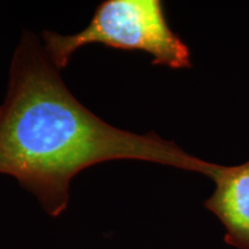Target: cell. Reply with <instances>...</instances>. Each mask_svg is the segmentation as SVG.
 <instances>
[{
    "instance_id": "cell-2",
    "label": "cell",
    "mask_w": 249,
    "mask_h": 249,
    "mask_svg": "<svg viewBox=\"0 0 249 249\" xmlns=\"http://www.w3.org/2000/svg\"><path fill=\"white\" fill-rule=\"evenodd\" d=\"M44 50L59 71L82 46L103 44L141 51L152 64L176 70L192 67L191 51L171 29L160 0H105L96 8L88 26L73 35L44 31Z\"/></svg>"
},
{
    "instance_id": "cell-3",
    "label": "cell",
    "mask_w": 249,
    "mask_h": 249,
    "mask_svg": "<svg viewBox=\"0 0 249 249\" xmlns=\"http://www.w3.org/2000/svg\"><path fill=\"white\" fill-rule=\"evenodd\" d=\"M209 177L216 189L205 208L225 227L227 245L249 249V160L236 166L214 164Z\"/></svg>"
},
{
    "instance_id": "cell-1",
    "label": "cell",
    "mask_w": 249,
    "mask_h": 249,
    "mask_svg": "<svg viewBox=\"0 0 249 249\" xmlns=\"http://www.w3.org/2000/svg\"><path fill=\"white\" fill-rule=\"evenodd\" d=\"M114 160L155 161L207 176L213 169L156 134L119 129L89 111L68 90L37 37L26 31L0 107V173L14 177L58 217L68 205L71 179Z\"/></svg>"
}]
</instances>
